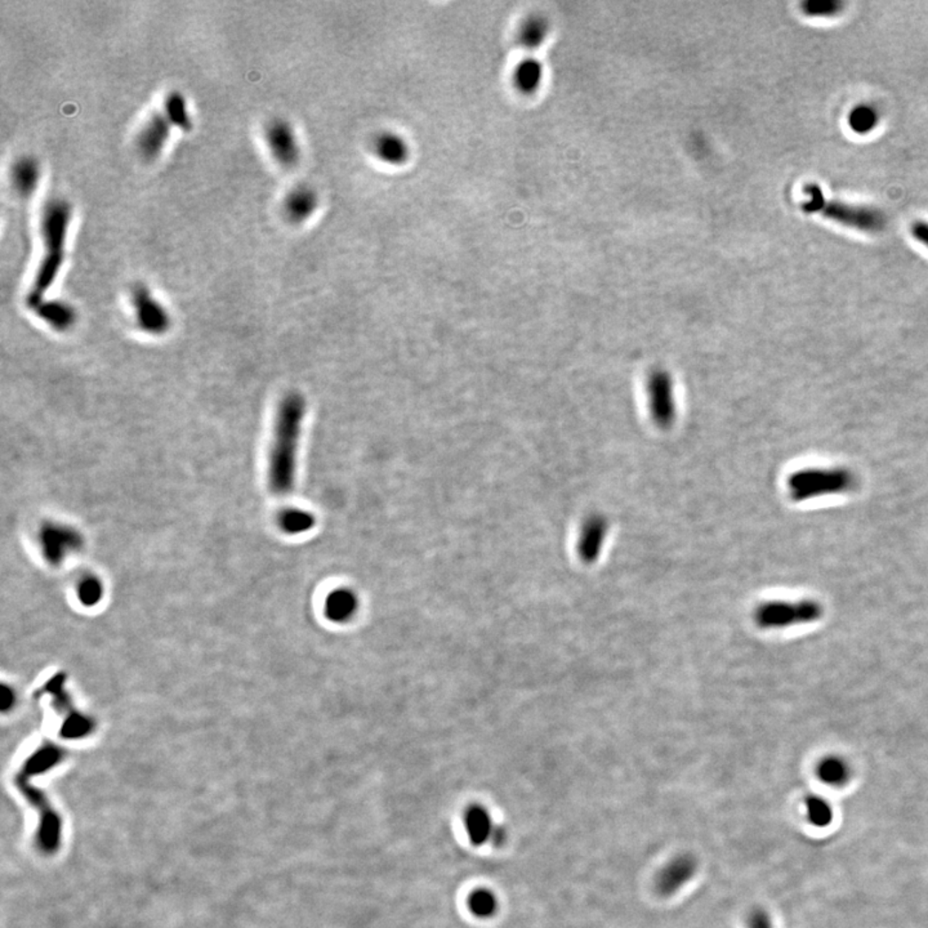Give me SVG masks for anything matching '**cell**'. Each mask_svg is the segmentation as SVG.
<instances>
[{
    "instance_id": "cell-1",
    "label": "cell",
    "mask_w": 928,
    "mask_h": 928,
    "mask_svg": "<svg viewBox=\"0 0 928 928\" xmlns=\"http://www.w3.org/2000/svg\"><path fill=\"white\" fill-rule=\"evenodd\" d=\"M305 416V401L299 393H288L280 401L268 458V485L276 496H288L296 484L297 456Z\"/></svg>"
},
{
    "instance_id": "cell-2",
    "label": "cell",
    "mask_w": 928,
    "mask_h": 928,
    "mask_svg": "<svg viewBox=\"0 0 928 928\" xmlns=\"http://www.w3.org/2000/svg\"><path fill=\"white\" fill-rule=\"evenodd\" d=\"M71 217H73L71 205L64 199L51 200L43 210L40 233H42L44 253H43L42 261H40L36 279H34L27 299L28 307L33 310L45 301V293L56 282L62 265H64Z\"/></svg>"
},
{
    "instance_id": "cell-3",
    "label": "cell",
    "mask_w": 928,
    "mask_h": 928,
    "mask_svg": "<svg viewBox=\"0 0 928 928\" xmlns=\"http://www.w3.org/2000/svg\"><path fill=\"white\" fill-rule=\"evenodd\" d=\"M804 191L807 195V202L802 204L805 213L821 214L825 218L862 233H881L886 227V216L876 208L828 200L815 184L806 185Z\"/></svg>"
},
{
    "instance_id": "cell-4",
    "label": "cell",
    "mask_w": 928,
    "mask_h": 928,
    "mask_svg": "<svg viewBox=\"0 0 928 928\" xmlns=\"http://www.w3.org/2000/svg\"><path fill=\"white\" fill-rule=\"evenodd\" d=\"M855 484L853 473L844 468L836 470L798 471L788 479V489L790 498L795 502L810 501L819 496H832L853 489Z\"/></svg>"
},
{
    "instance_id": "cell-5",
    "label": "cell",
    "mask_w": 928,
    "mask_h": 928,
    "mask_svg": "<svg viewBox=\"0 0 928 928\" xmlns=\"http://www.w3.org/2000/svg\"><path fill=\"white\" fill-rule=\"evenodd\" d=\"M822 616V607L815 599L762 602L755 611V622L764 630H782L793 625L810 624Z\"/></svg>"
},
{
    "instance_id": "cell-6",
    "label": "cell",
    "mask_w": 928,
    "mask_h": 928,
    "mask_svg": "<svg viewBox=\"0 0 928 928\" xmlns=\"http://www.w3.org/2000/svg\"><path fill=\"white\" fill-rule=\"evenodd\" d=\"M646 396L654 424L662 430L672 427L677 416V402L675 381L670 371H650L646 378Z\"/></svg>"
},
{
    "instance_id": "cell-7",
    "label": "cell",
    "mask_w": 928,
    "mask_h": 928,
    "mask_svg": "<svg viewBox=\"0 0 928 928\" xmlns=\"http://www.w3.org/2000/svg\"><path fill=\"white\" fill-rule=\"evenodd\" d=\"M265 142L273 159L282 167H297L301 162L302 148L296 130L284 119H274L266 125Z\"/></svg>"
},
{
    "instance_id": "cell-8",
    "label": "cell",
    "mask_w": 928,
    "mask_h": 928,
    "mask_svg": "<svg viewBox=\"0 0 928 928\" xmlns=\"http://www.w3.org/2000/svg\"><path fill=\"white\" fill-rule=\"evenodd\" d=\"M696 873H698L696 859L689 853H682L665 862L663 868L656 873L654 886L662 898H670L690 884Z\"/></svg>"
},
{
    "instance_id": "cell-9",
    "label": "cell",
    "mask_w": 928,
    "mask_h": 928,
    "mask_svg": "<svg viewBox=\"0 0 928 928\" xmlns=\"http://www.w3.org/2000/svg\"><path fill=\"white\" fill-rule=\"evenodd\" d=\"M131 301L136 311L137 321L145 332L163 334L167 332L171 325L170 315L165 308L151 296L150 290L144 285H136L131 292Z\"/></svg>"
},
{
    "instance_id": "cell-10",
    "label": "cell",
    "mask_w": 928,
    "mask_h": 928,
    "mask_svg": "<svg viewBox=\"0 0 928 928\" xmlns=\"http://www.w3.org/2000/svg\"><path fill=\"white\" fill-rule=\"evenodd\" d=\"M172 125L164 114L154 113L142 125L136 139V147L142 159L153 162L162 155L170 142Z\"/></svg>"
},
{
    "instance_id": "cell-11",
    "label": "cell",
    "mask_w": 928,
    "mask_h": 928,
    "mask_svg": "<svg viewBox=\"0 0 928 928\" xmlns=\"http://www.w3.org/2000/svg\"><path fill=\"white\" fill-rule=\"evenodd\" d=\"M609 522L602 515H591L584 520L579 533L578 555L584 564H595L601 556L602 548L607 541Z\"/></svg>"
},
{
    "instance_id": "cell-12",
    "label": "cell",
    "mask_w": 928,
    "mask_h": 928,
    "mask_svg": "<svg viewBox=\"0 0 928 928\" xmlns=\"http://www.w3.org/2000/svg\"><path fill=\"white\" fill-rule=\"evenodd\" d=\"M371 151L379 162L390 167H402L409 162L411 155L408 139L393 131H384L377 134L371 142Z\"/></svg>"
},
{
    "instance_id": "cell-13",
    "label": "cell",
    "mask_w": 928,
    "mask_h": 928,
    "mask_svg": "<svg viewBox=\"0 0 928 928\" xmlns=\"http://www.w3.org/2000/svg\"><path fill=\"white\" fill-rule=\"evenodd\" d=\"M319 205V194L315 188L308 185H298L285 196L282 210L292 224L301 225L313 218V214L318 212Z\"/></svg>"
},
{
    "instance_id": "cell-14",
    "label": "cell",
    "mask_w": 928,
    "mask_h": 928,
    "mask_svg": "<svg viewBox=\"0 0 928 928\" xmlns=\"http://www.w3.org/2000/svg\"><path fill=\"white\" fill-rule=\"evenodd\" d=\"M11 185L22 198H30L38 190L42 179V168L33 156H21L14 160L10 172Z\"/></svg>"
},
{
    "instance_id": "cell-15",
    "label": "cell",
    "mask_w": 928,
    "mask_h": 928,
    "mask_svg": "<svg viewBox=\"0 0 928 928\" xmlns=\"http://www.w3.org/2000/svg\"><path fill=\"white\" fill-rule=\"evenodd\" d=\"M358 610L359 597L350 588H337L325 599V615L333 623H347Z\"/></svg>"
},
{
    "instance_id": "cell-16",
    "label": "cell",
    "mask_w": 928,
    "mask_h": 928,
    "mask_svg": "<svg viewBox=\"0 0 928 928\" xmlns=\"http://www.w3.org/2000/svg\"><path fill=\"white\" fill-rule=\"evenodd\" d=\"M816 775L825 785L844 787L850 781L853 771L846 759L839 756H827L819 761Z\"/></svg>"
},
{
    "instance_id": "cell-17",
    "label": "cell",
    "mask_w": 928,
    "mask_h": 928,
    "mask_svg": "<svg viewBox=\"0 0 928 928\" xmlns=\"http://www.w3.org/2000/svg\"><path fill=\"white\" fill-rule=\"evenodd\" d=\"M542 79H543V67L538 59H531V57L521 59L513 70V83L520 92L525 94H531L538 91Z\"/></svg>"
},
{
    "instance_id": "cell-18",
    "label": "cell",
    "mask_w": 928,
    "mask_h": 928,
    "mask_svg": "<svg viewBox=\"0 0 928 928\" xmlns=\"http://www.w3.org/2000/svg\"><path fill=\"white\" fill-rule=\"evenodd\" d=\"M36 313L57 330H67L75 321V313L64 302H43L36 308Z\"/></svg>"
},
{
    "instance_id": "cell-19",
    "label": "cell",
    "mask_w": 928,
    "mask_h": 928,
    "mask_svg": "<svg viewBox=\"0 0 928 928\" xmlns=\"http://www.w3.org/2000/svg\"><path fill=\"white\" fill-rule=\"evenodd\" d=\"M163 114H164L165 118L168 119L172 127L178 128V130L185 131V132H188L193 128V120H191L190 113H188L187 101L179 92H172L165 97Z\"/></svg>"
},
{
    "instance_id": "cell-20",
    "label": "cell",
    "mask_w": 928,
    "mask_h": 928,
    "mask_svg": "<svg viewBox=\"0 0 928 928\" xmlns=\"http://www.w3.org/2000/svg\"><path fill=\"white\" fill-rule=\"evenodd\" d=\"M465 827L473 845H482L490 837L491 822L487 811L480 806L468 809L465 813Z\"/></svg>"
},
{
    "instance_id": "cell-21",
    "label": "cell",
    "mask_w": 928,
    "mask_h": 928,
    "mask_svg": "<svg viewBox=\"0 0 928 928\" xmlns=\"http://www.w3.org/2000/svg\"><path fill=\"white\" fill-rule=\"evenodd\" d=\"M279 527L287 534H304L315 527V518L307 511L288 508L280 513Z\"/></svg>"
},
{
    "instance_id": "cell-22",
    "label": "cell",
    "mask_w": 928,
    "mask_h": 928,
    "mask_svg": "<svg viewBox=\"0 0 928 928\" xmlns=\"http://www.w3.org/2000/svg\"><path fill=\"white\" fill-rule=\"evenodd\" d=\"M547 34L548 24L544 19L539 16L529 17V19L525 20L524 24L520 28V43H521L522 47L533 50V48L539 47L544 42Z\"/></svg>"
},
{
    "instance_id": "cell-23",
    "label": "cell",
    "mask_w": 928,
    "mask_h": 928,
    "mask_svg": "<svg viewBox=\"0 0 928 928\" xmlns=\"http://www.w3.org/2000/svg\"><path fill=\"white\" fill-rule=\"evenodd\" d=\"M805 806H806L807 819H809L813 827H829L830 822L835 818L833 807L830 806L827 799L822 798L821 796L807 797Z\"/></svg>"
},
{
    "instance_id": "cell-24",
    "label": "cell",
    "mask_w": 928,
    "mask_h": 928,
    "mask_svg": "<svg viewBox=\"0 0 928 928\" xmlns=\"http://www.w3.org/2000/svg\"><path fill=\"white\" fill-rule=\"evenodd\" d=\"M879 122L878 110L872 105H859L850 113L851 130L858 134L872 132Z\"/></svg>"
},
{
    "instance_id": "cell-25",
    "label": "cell",
    "mask_w": 928,
    "mask_h": 928,
    "mask_svg": "<svg viewBox=\"0 0 928 928\" xmlns=\"http://www.w3.org/2000/svg\"><path fill=\"white\" fill-rule=\"evenodd\" d=\"M845 4L839 0H807L802 3V11L810 17H833L841 13Z\"/></svg>"
},
{
    "instance_id": "cell-26",
    "label": "cell",
    "mask_w": 928,
    "mask_h": 928,
    "mask_svg": "<svg viewBox=\"0 0 928 928\" xmlns=\"http://www.w3.org/2000/svg\"><path fill=\"white\" fill-rule=\"evenodd\" d=\"M470 909L473 915L487 918L493 916L496 910V899L488 890H478L470 898Z\"/></svg>"
},
{
    "instance_id": "cell-27",
    "label": "cell",
    "mask_w": 928,
    "mask_h": 928,
    "mask_svg": "<svg viewBox=\"0 0 928 928\" xmlns=\"http://www.w3.org/2000/svg\"><path fill=\"white\" fill-rule=\"evenodd\" d=\"M747 928H775L766 909L756 908L748 915Z\"/></svg>"
},
{
    "instance_id": "cell-28",
    "label": "cell",
    "mask_w": 928,
    "mask_h": 928,
    "mask_svg": "<svg viewBox=\"0 0 928 928\" xmlns=\"http://www.w3.org/2000/svg\"><path fill=\"white\" fill-rule=\"evenodd\" d=\"M910 233L921 244L928 248V222L916 221L910 227Z\"/></svg>"
}]
</instances>
